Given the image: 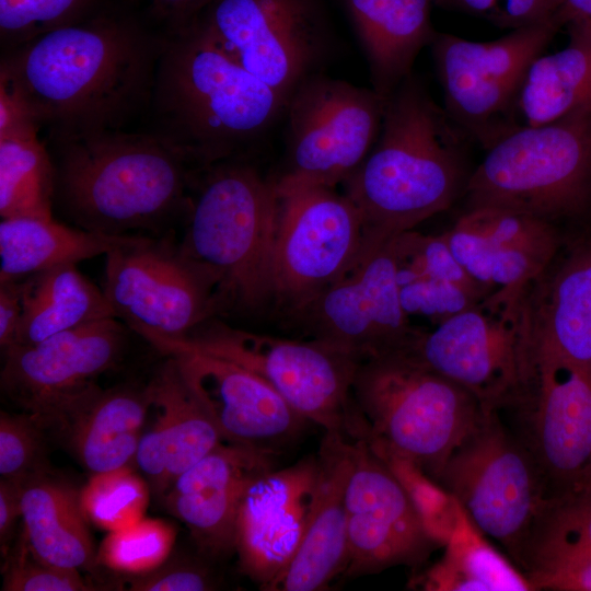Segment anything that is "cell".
I'll list each match as a JSON object with an SVG mask.
<instances>
[{
    "instance_id": "6da1fadb",
    "label": "cell",
    "mask_w": 591,
    "mask_h": 591,
    "mask_svg": "<svg viewBox=\"0 0 591 591\" xmlns=\"http://www.w3.org/2000/svg\"><path fill=\"white\" fill-rule=\"evenodd\" d=\"M165 33L107 3L95 14L1 53L0 82L63 140L144 119Z\"/></svg>"
},
{
    "instance_id": "7a4b0ae2",
    "label": "cell",
    "mask_w": 591,
    "mask_h": 591,
    "mask_svg": "<svg viewBox=\"0 0 591 591\" xmlns=\"http://www.w3.org/2000/svg\"><path fill=\"white\" fill-rule=\"evenodd\" d=\"M287 100L230 57L195 21L165 33L144 130L196 172L250 161Z\"/></svg>"
},
{
    "instance_id": "3957f363",
    "label": "cell",
    "mask_w": 591,
    "mask_h": 591,
    "mask_svg": "<svg viewBox=\"0 0 591 591\" xmlns=\"http://www.w3.org/2000/svg\"><path fill=\"white\" fill-rule=\"evenodd\" d=\"M449 118L413 74L386 97L372 149L343 183L362 223L358 260L447 210L464 190L462 138Z\"/></svg>"
},
{
    "instance_id": "277c9868",
    "label": "cell",
    "mask_w": 591,
    "mask_h": 591,
    "mask_svg": "<svg viewBox=\"0 0 591 591\" xmlns=\"http://www.w3.org/2000/svg\"><path fill=\"white\" fill-rule=\"evenodd\" d=\"M44 141L55 169L54 207L78 228L135 235L187 217L198 172L154 134L118 129Z\"/></svg>"
},
{
    "instance_id": "5b68a950",
    "label": "cell",
    "mask_w": 591,
    "mask_h": 591,
    "mask_svg": "<svg viewBox=\"0 0 591 591\" xmlns=\"http://www.w3.org/2000/svg\"><path fill=\"white\" fill-rule=\"evenodd\" d=\"M352 395L374 451L410 463L436 483L485 413L470 391L410 352L361 361Z\"/></svg>"
},
{
    "instance_id": "8992f818",
    "label": "cell",
    "mask_w": 591,
    "mask_h": 591,
    "mask_svg": "<svg viewBox=\"0 0 591 591\" xmlns=\"http://www.w3.org/2000/svg\"><path fill=\"white\" fill-rule=\"evenodd\" d=\"M277 218L275 181L250 161L223 162L197 174L181 245L215 276L220 301L253 308L273 293Z\"/></svg>"
},
{
    "instance_id": "52a82bcc",
    "label": "cell",
    "mask_w": 591,
    "mask_h": 591,
    "mask_svg": "<svg viewBox=\"0 0 591 591\" xmlns=\"http://www.w3.org/2000/svg\"><path fill=\"white\" fill-rule=\"evenodd\" d=\"M152 345L164 355L194 352L237 364L267 382L305 419L355 441L369 427L352 383L360 361L321 340H291L207 320L189 335Z\"/></svg>"
},
{
    "instance_id": "ba28073f",
    "label": "cell",
    "mask_w": 591,
    "mask_h": 591,
    "mask_svg": "<svg viewBox=\"0 0 591 591\" xmlns=\"http://www.w3.org/2000/svg\"><path fill=\"white\" fill-rule=\"evenodd\" d=\"M466 210L499 208L556 224L591 209V114L517 127L470 174Z\"/></svg>"
},
{
    "instance_id": "9c48e42d",
    "label": "cell",
    "mask_w": 591,
    "mask_h": 591,
    "mask_svg": "<svg viewBox=\"0 0 591 591\" xmlns=\"http://www.w3.org/2000/svg\"><path fill=\"white\" fill-rule=\"evenodd\" d=\"M531 285L494 290L424 331L409 352L470 391L485 413L500 409L528 383L535 362Z\"/></svg>"
},
{
    "instance_id": "30bf717a",
    "label": "cell",
    "mask_w": 591,
    "mask_h": 591,
    "mask_svg": "<svg viewBox=\"0 0 591 591\" xmlns=\"http://www.w3.org/2000/svg\"><path fill=\"white\" fill-rule=\"evenodd\" d=\"M105 258L102 290L116 317L151 344L186 337L220 303L211 271L169 237L134 235Z\"/></svg>"
},
{
    "instance_id": "8fae6325",
    "label": "cell",
    "mask_w": 591,
    "mask_h": 591,
    "mask_svg": "<svg viewBox=\"0 0 591 591\" xmlns=\"http://www.w3.org/2000/svg\"><path fill=\"white\" fill-rule=\"evenodd\" d=\"M385 102L373 89L322 71L305 78L287 101L286 167L276 189L335 188L348 179L379 136Z\"/></svg>"
},
{
    "instance_id": "7c38bea8",
    "label": "cell",
    "mask_w": 591,
    "mask_h": 591,
    "mask_svg": "<svg viewBox=\"0 0 591 591\" xmlns=\"http://www.w3.org/2000/svg\"><path fill=\"white\" fill-rule=\"evenodd\" d=\"M437 483L484 535L501 543L519 563L546 491L533 457L496 412L484 413Z\"/></svg>"
},
{
    "instance_id": "4fadbf2b",
    "label": "cell",
    "mask_w": 591,
    "mask_h": 591,
    "mask_svg": "<svg viewBox=\"0 0 591 591\" xmlns=\"http://www.w3.org/2000/svg\"><path fill=\"white\" fill-rule=\"evenodd\" d=\"M563 25L558 16L490 42L437 34L432 55L449 117L486 149L513 130L509 119L526 73Z\"/></svg>"
},
{
    "instance_id": "5bb4252c",
    "label": "cell",
    "mask_w": 591,
    "mask_h": 591,
    "mask_svg": "<svg viewBox=\"0 0 591 591\" xmlns=\"http://www.w3.org/2000/svg\"><path fill=\"white\" fill-rule=\"evenodd\" d=\"M496 413L533 457L546 500L584 486L591 467V371L535 350L530 380Z\"/></svg>"
},
{
    "instance_id": "9a60e30c",
    "label": "cell",
    "mask_w": 591,
    "mask_h": 591,
    "mask_svg": "<svg viewBox=\"0 0 591 591\" xmlns=\"http://www.w3.org/2000/svg\"><path fill=\"white\" fill-rule=\"evenodd\" d=\"M196 21L287 101L305 78L321 71L333 45L320 0H215Z\"/></svg>"
},
{
    "instance_id": "2e32d148",
    "label": "cell",
    "mask_w": 591,
    "mask_h": 591,
    "mask_svg": "<svg viewBox=\"0 0 591 591\" xmlns=\"http://www.w3.org/2000/svg\"><path fill=\"white\" fill-rule=\"evenodd\" d=\"M271 291L298 306L338 280L362 247L360 215L334 187L277 190Z\"/></svg>"
},
{
    "instance_id": "e0dca14e",
    "label": "cell",
    "mask_w": 591,
    "mask_h": 591,
    "mask_svg": "<svg viewBox=\"0 0 591 591\" xmlns=\"http://www.w3.org/2000/svg\"><path fill=\"white\" fill-rule=\"evenodd\" d=\"M126 324L107 317L33 345L2 350L1 392L44 429H55L72 404L114 368L127 345Z\"/></svg>"
},
{
    "instance_id": "ac0fdd59",
    "label": "cell",
    "mask_w": 591,
    "mask_h": 591,
    "mask_svg": "<svg viewBox=\"0 0 591 591\" xmlns=\"http://www.w3.org/2000/svg\"><path fill=\"white\" fill-rule=\"evenodd\" d=\"M299 308L314 339L360 362L409 352L424 332L401 303L392 240Z\"/></svg>"
},
{
    "instance_id": "d6986e66",
    "label": "cell",
    "mask_w": 591,
    "mask_h": 591,
    "mask_svg": "<svg viewBox=\"0 0 591 591\" xmlns=\"http://www.w3.org/2000/svg\"><path fill=\"white\" fill-rule=\"evenodd\" d=\"M345 502L346 577L417 567L442 546L407 487L367 440L355 441Z\"/></svg>"
},
{
    "instance_id": "ffe728a7",
    "label": "cell",
    "mask_w": 591,
    "mask_h": 591,
    "mask_svg": "<svg viewBox=\"0 0 591 591\" xmlns=\"http://www.w3.org/2000/svg\"><path fill=\"white\" fill-rule=\"evenodd\" d=\"M317 474V455L308 456L262 473L243 494L234 552L242 572L264 590L289 565L301 543Z\"/></svg>"
},
{
    "instance_id": "44dd1931",
    "label": "cell",
    "mask_w": 591,
    "mask_h": 591,
    "mask_svg": "<svg viewBox=\"0 0 591 591\" xmlns=\"http://www.w3.org/2000/svg\"><path fill=\"white\" fill-rule=\"evenodd\" d=\"M165 356L147 384L155 415L143 430L135 457L158 496H163L182 473L223 442L183 357Z\"/></svg>"
},
{
    "instance_id": "7402d4cb",
    "label": "cell",
    "mask_w": 591,
    "mask_h": 591,
    "mask_svg": "<svg viewBox=\"0 0 591 591\" xmlns=\"http://www.w3.org/2000/svg\"><path fill=\"white\" fill-rule=\"evenodd\" d=\"M275 455L223 441L182 473L163 495L166 508L185 523L205 555L234 552L243 494L255 477L274 468Z\"/></svg>"
},
{
    "instance_id": "603a6c76",
    "label": "cell",
    "mask_w": 591,
    "mask_h": 591,
    "mask_svg": "<svg viewBox=\"0 0 591 591\" xmlns=\"http://www.w3.org/2000/svg\"><path fill=\"white\" fill-rule=\"evenodd\" d=\"M177 355L183 357L224 442L277 454L309 421L253 372L206 355Z\"/></svg>"
},
{
    "instance_id": "cb8c5ba5",
    "label": "cell",
    "mask_w": 591,
    "mask_h": 591,
    "mask_svg": "<svg viewBox=\"0 0 591 591\" xmlns=\"http://www.w3.org/2000/svg\"><path fill=\"white\" fill-rule=\"evenodd\" d=\"M318 474L301 543L268 591L324 590L347 563L346 486L355 441L326 433L317 452Z\"/></svg>"
},
{
    "instance_id": "d4e9b609",
    "label": "cell",
    "mask_w": 591,
    "mask_h": 591,
    "mask_svg": "<svg viewBox=\"0 0 591 591\" xmlns=\"http://www.w3.org/2000/svg\"><path fill=\"white\" fill-rule=\"evenodd\" d=\"M530 297L536 350L591 371V236L557 252Z\"/></svg>"
},
{
    "instance_id": "484cf974",
    "label": "cell",
    "mask_w": 591,
    "mask_h": 591,
    "mask_svg": "<svg viewBox=\"0 0 591 591\" xmlns=\"http://www.w3.org/2000/svg\"><path fill=\"white\" fill-rule=\"evenodd\" d=\"M151 407L148 386L97 384L79 397L55 430L79 462L97 474L135 462Z\"/></svg>"
},
{
    "instance_id": "4316f807",
    "label": "cell",
    "mask_w": 591,
    "mask_h": 591,
    "mask_svg": "<svg viewBox=\"0 0 591 591\" xmlns=\"http://www.w3.org/2000/svg\"><path fill=\"white\" fill-rule=\"evenodd\" d=\"M433 0H345L370 68L372 89L389 97L412 74L419 51L436 37Z\"/></svg>"
},
{
    "instance_id": "83f0119b",
    "label": "cell",
    "mask_w": 591,
    "mask_h": 591,
    "mask_svg": "<svg viewBox=\"0 0 591 591\" xmlns=\"http://www.w3.org/2000/svg\"><path fill=\"white\" fill-rule=\"evenodd\" d=\"M21 511L27 546L39 559L93 571L97 561L80 490L48 471L22 480Z\"/></svg>"
},
{
    "instance_id": "f1b7e54d",
    "label": "cell",
    "mask_w": 591,
    "mask_h": 591,
    "mask_svg": "<svg viewBox=\"0 0 591 591\" xmlns=\"http://www.w3.org/2000/svg\"><path fill=\"white\" fill-rule=\"evenodd\" d=\"M566 25L568 44L538 56L524 79L517 107L526 126L591 114V20L572 18Z\"/></svg>"
},
{
    "instance_id": "f546056e",
    "label": "cell",
    "mask_w": 591,
    "mask_h": 591,
    "mask_svg": "<svg viewBox=\"0 0 591 591\" xmlns=\"http://www.w3.org/2000/svg\"><path fill=\"white\" fill-rule=\"evenodd\" d=\"M23 283V313L13 345H33L86 323L116 317L103 290L77 264L34 274Z\"/></svg>"
},
{
    "instance_id": "4dcf8cb0",
    "label": "cell",
    "mask_w": 591,
    "mask_h": 591,
    "mask_svg": "<svg viewBox=\"0 0 591 591\" xmlns=\"http://www.w3.org/2000/svg\"><path fill=\"white\" fill-rule=\"evenodd\" d=\"M132 236L101 234L54 219H2L0 281L20 280L56 266L106 255Z\"/></svg>"
},
{
    "instance_id": "1f68e13d",
    "label": "cell",
    "mask_w": 591,
    "mask_h": 591,
    "mask_svg": "<svg viewBox=\"0 0 591 591\" xmlns=\"http://www.w3.org/2000/svg\"><path fill=\"white\" fill-rule=\"evenodd\" d=\"M444 547L440 561L424 578L427 590H534L525 575L487 542L465 511Z\"/></svg>"
},
{
    "instance_id": "d6a6232c",
    "label": "cell",
    "mask_w": 591,
    "mask_h": 591,
    "mask_svg": "<svg viewBox=\"0 0 591 591\" xmlns=\"http://www.w3.org/2000/svg\"><path fill=\"white\" fill-rule=\"evenodd\" d=\"M591 561V488L546 500L523 547L525 577L557 566Z\"/></svg>"
},
{
    "instance_id": "836d02e7",
    "label": "cell",
    "mask_w": 591,
    "mask_h": 591,
    "mask_svg": "<svg viewBox=\"0 0 591 591\" xmlns=\"http://www.w3.org/2000/svg\"><path fill=\"white\" fill-rule=\"evenodd\" d=\"M55 169L39 135L0 139V216L50 220Z\"/></svg>"
},
{
    "instance_id": "e575fe53",
    "label": "cell",
    "mask_w": 591,
    "mask_h": 591,
    "mask_svg": "<svg viewBox=\"0 0 591 591\" xmlns=\"http://www.w3.org/2000/svg\"><path fill=\"white\" fill-rule=\"evenodd\" d=\"M443 235L465 271L476 282L491 291L529 286L553 260L524 251L494 245L456 224Z\"/></svg>"
},
{
    "instance_id": "d590c367",
    "label": "cell",
    "mask_w": 591,
    "mask_h": 591,
    "mask_svg": "<svg viewBox=\"0 0 591 591\" xmlns=\"http://www.w3.org/2000/svg\"><path fill=\"white\" fill-rule=\"evenodd\" d=\"M150 489L147 479L127 465L93 474L80 490V498L88 520L112 532L143 519Z\"/></svg>"
},
{
    "instance_id": "8d00e7d4",
    "label": "cell",
    "mask_w": 591,
    "mask_h": 591,
    "mask_svg": "<svg viewBox=\"0 0 591 591\" xmlns=\"http://www.w3.org/2000/svg\"><path fill=\"white\" fill-rule=\"evenodd\" d=\"M489 243L524 251L552 260L561 246L555 223L531 215L499 208H474L454 223Z\"/></svg>"
},
{
    "instance_id": "74e56055",
    "label": "cell",
    "mask_w": 591,
    "mask_h": 591,
    "mask_svg": "<svg viewBox=\"0 0 591 591\" xmlns=\"http://www.w3.org/2000/svg\"><path fill=\"white\" fill-rule=\"evenodd\" d=\"M107 3L106 0H0L1 53L80 22Z\"/></svg>"
},
{
    "instance_id": "f35d334b",
    "label": "cell",
    "mask_w": 591,
    "mask_h": 591,
    "mask_svg": "<svg viewBox=\"0 0 591 591\" xmlns=\"http://www.w3.org/2000/svg\"><path fill=\"white\" fill-rule=\"evenodd\" d=\"M175 537V529L166 521L142 519L109 532L100 546L96 561L128 576L146 573L170 557Z\"/></svg>"
},
{
    "instance_id": "ab89813d",
    "label": "cell",
    "mask_w": 591,
    "mask_h": 591,
    "mask_svg": "<svg viewBox=\"0 0 591 591\" xmlns=\"http://www.w3.org/2000/svg\"><path fill=\"white\" fill-rule=\"evenodd\" d=\"M43 432L26 413H0L1 478L24 480L48 471Z\"/></svg>"
},
{
    "instance_id": "60d3db41",
    "label": "cell",
    "mask_w": 591,
    "mask_h": 591,
    "mask_svg": "<svg viewBox=\"0 0 591 591\" xmlns=\"http://www.w3.org/2000/svg\"><path fill=\"white\" fill-rule=\"evenodd\" d=\"M399 299L409 317L428 318L434 325L467 310L489 293L433 278L397 280Z\"/></svg>"
},
{
    "instance_id": "b9f144b4",
    "label": "cell",
    "mask_w": 591,
    "mask_h": 591,
    "mask_svg": "<svg viewBox=\"0 0 591 591\" xmlns=\"http://www.w3.org/2000/svg\"><path fill=\"white\" fill-rule=\"evenodd\" d=\"M82 579L80 571L62 568L37 558L24 537L20 541L5 565L2 590L4 591H86L93 590Z\"/></svg>"
},
{
    "instance_id": "7bdbcfd3",
    "label": "cell",
    "mask_w": 591,
    "mask_h": 591,
    "mask_svg": "<svg viewBox=\"0 0 591 591\" xmlns=\"http://www.w3.org/2000/svg\"><path fill=\"white\" fill-rule=\"evenodd\" d=\"M129 591H205L216 589L209 570L195 560L166 559L155 569L129 579Z\"/></svg>"
},
{
    "instance_id": "ee69618b",
    "label": "cell",
    "mask_w": 591,
    "mask_h": 591,
    "mask_svg": "<svg viewBox=\"0 0 591 591\" xmlns=\"http://www.w3.org/2000/svg\"><path fill=\"white\" fill-rule=\"evenodd\" d=\"M468 12L493 14L498 24L518 28L561 16L559 0H438ZM564 19V18H563Z\"/></svg>"
},
{
    "instance_id": "f6af8a7d",
    "label": "cell",
    "mask_w": 591,
    "mask_h": 591,
    "mask_svg": "<svg viewBox=\"0 0 591 591\" xmlns=\"http://www.w3.org/2000/svg\"><path fill=\"white\" fill-rule=\"evenodd\" d=\"M528 579L534 590L591 591V561L553 567Z\"/></svg>"
},
{
    "instance_id": "bcb514c9",
    "label": "cell",
    "mask_w": 591,
    "mask_h": 591,
    "mask_svg": "<svg viewBox=\"0 0 591 591\" xmlns=\"http://www.w3.org/2000/svg\"><path fill=\"white\" fill-rule=\"evenodd\" d=\"M215 0H149L151 14L164 26V33H176L190 26Z\"/></svg>"
},
{
    "instance_id": "7dc6e473",
    "label": "cell",
    "mask_w": 591,
    "mask_h": 591,
    "mask_svg": "<svg viewBox=\"0 0 591 591\" xmlns=\"http://www.w3.org/2000/svg\"><path fill=\"white\" fill-rule=\"evenodd\" d=\"M39 135V127L25 104L0 82V139Z\"/></svg>"
},
{
    "instance_id": "c3c4849f",
    "label": "cell",
    "mask_w": 591,
    "mask_h": 591,
    "mask_svg": "<svg viewBox=\"0 0 591 591\" xmlns=\"http://www.w3.org/2000/svg\"><path fill=\"white\" fill-rule=\"evenodd\" d=\"M23 279L0 281V346L5 349L15 343L23 313Z\"/></svg>"
},
{
    "instance_id": "681fc988",
    "label": "cell",
    "mask_w": 591,
    "mask_h": 591,
    "mask_svg": "<svg viewBox=\"0 0 591 591\" xmlns=\"http://www.w3.org/2000/svg\"><path fill=\"white\" fill-rule=\"evenodd\" d=\"M22 480L1 478L0 482V545L7 555L21 511Z\"/></svg>"
},
{
    "instance_id": "f907efd6",
    "label": "cell",
    "mask_w": 591,
    "mask_h": 591,
    "mask_svg": "<svg viewBox=\"0 0 591 591\" xmlns=\"http://www.w3.org/2000/svg\"><path fill=\"white\" fill-rule=\"evenodd\" d=\"M561 14L566 22L572 18H587L591 20V0H559Z\"/></svg>"
},
{
    "instance_id": "816d5d0a",
    "label": "cell",
    "mask_w": 591,
    "mask_h": 591,
    "mask_svg": "<svg viewBox=\"0 0 591 591\" xmlns=\"http://www.w3.org/2000/svg\"><path fill=\"white\" fill-rule=\"evenodd\" d=\"M583 487H588V488H591V467L589 470V473H588V476H587V479H586V483H584V486ZM582 487V488H583Z\"/></svg>"
}]
</instances>
